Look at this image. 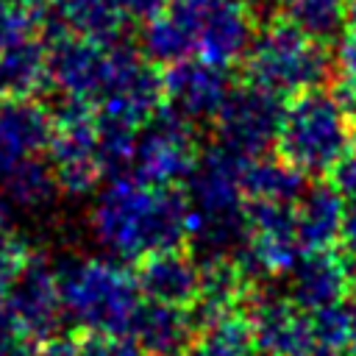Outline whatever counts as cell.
Masks as SVG:
<instances>
[{"instance_id": "cell-19", "label": "cell", "mask_w": 356, "mask_h": 356, "mask_svg": "<svg viewBox=\"0 0 356 356\" xmlns=\"http://www.w3.org/2000/svg\"><path fill=\"white\" fill-rule=\"evenodd\" d=\"M44 86H50V67L39 36L0 53V97H36Z\"/></svg>"}, {"instance_id": "cell-9", "label": "cell", "mask_w": 356, "mask_h": 356, "mask_svg": "<svg viewBox=\"0 0 356 356\" xmlns=\"http://www.w3.org/2000/svg\"><path fill=\"white\" fill-rule=\"evenodd\" d=\"M245 317L253 331L259 350L273 356H306L314 348L309 312H303L292 298L270 295L261 286L250 295Z\"/></svg>"}, {"instance_id": "cell-4", "label": "cell", "mask_w": 356, "mask_h": 356, "mask_svg": "<svg viewBox=\"0 0 356 356\" xmlns=\"http://www.w3.org/2000/svg\"><path fill=\"white\" fill-rule=\"evenodd\" d=\"M242 70L245 83L292 100L309 89H320L331 78L334 58L328 44L306 36L289 19L275 14L256 33Z\"/></svg>"}, {"instance_id": "cell-11", "label": "cell", "mask_w": 356, "mask_h": 356, "mask_svg": "<svg viewBox=\"0 0 356 356\" xmlns=\"http://www.w3.org/2000/svg\"><path fill=\"white\" fill-rule=\"evenodd\" d=\"M47 153L61 192L72 197L95 192L103 178V164L97 159V117L53 125Z\"/></svg>"}, {"instance_id": "cell-12", "label": "cell", "mask_w": 356, "mask_h": 356, "mask_svg": "<svg viewBox=\"0 0 356 356\" xmlns=\"http://www.w3.org/2000/svg\"><path fill=\"white\" fill-rule=\"evenodd\" d=\"M50 86L58 95L86 97L100 103L108 86V47L92 44L81 36H64L47 44Z\"/></svg>"}, {"instance_id": "cell-40", "label": "cell", "mask_w": 356, "mask_h": 356, "mask_svg": "<svg viewBox=\"0 0 356 356\" xmlns=\"http://www.w3.org/2000/svg\"><path fill=\"white\" fill-rule=\"evenodd\" d=\"M348 6H350V8H356V0H348Z\"/></svg>"}, {"instance_id": "cell-31", "label": "cell", "mask_w": 356, "mask_h": 356, "mask_svg": "<svg viewBox=\"0 0 356 356\" xmlns=\"http://www.w3.org/2000/svg\"><path fill=\"white\" fill-rule=\"evenodd\" d=\"M33 356H78V339L75 337H64V334H56L44 342L36 345Z\"/></svg>"}, {"instance_id": "cell-36", "label": "cell", "mask_w": 356, "mask_h": 356, "mask_svg": "<svg viewBox=\"0 0 356 356\" xmlns=\"http://www.w3.org/2000/svg\"><path fill=\"white\" fill-rule=\"evenodd\" d=\"M350 356H356V312H353V323H350V342H348Z\"/></svg>"}, {"instance_id": "cell-26", "label": "cell", "mask_w": 356, "mask_h": 356, "mask_svg": "<svg viewBox=\"0 0 356 356\" xmlns=\"http://www.w3.org/2000/svg\"><path fill=\"white\" fill-rule=\"evenodd\" d=\"M36 36H39V17L17 6L14 0H0V53Z\"/></svg>"}, {"instance_id": "cell-29", "label": "cell", "mask_w": 356, "mask_h": 356, "mask_svg": "<svg viewBox=\"0 0 356 356\" xmlns=\"http://www.w3.org/2000/svg\"><path fill=\"white\" fill-rule=\"evenodd\" d=\"M328 184L339 195H345L350 200L356 197V122H353V134H350V142H348L345 153L339 156V161L328 172Z\"/></svg>"}, {"instance_id": "cell-3", "label": "cell", "mask_w": 356, "mask_h": 356, "mask_svg": "<svg viewBox=\"0 0 356 356\" xmlns=\"http://www.w3.org/2000/svg\"><path fill=\"white\" fill-rule=\"evenodd\" d=\"M58 292L64 314L86 334L128 337L131 323L142 306V292L134 273L100 256H78L58 270Z\"/></svg>"}, {"instance_id": "cell-39", "label": "cell", "mask_w": 356, "mask_h": 356, "mask_svg": "<svg viewBox=\"0 0 356 356\" xmlns=\"http://www.w3.org/2000/svg\"><path fill=\"white\" fill-rule=\"evenodd\" d=\"M253 356H273V353H264V350H259V353H253Z\"/></svg>"}, {"instance_id": "cell-20", "label": "cell", "mask_w": 356, "mask_h": 356, "mask_svg": "<svg viewBox=\"0 0 356 356\" xmlns=\"http://www.w3.org/2000/svg\"><path fill=\"white\" fill-rule=\"evenodd\" d=\"M242 192H245V200L295 206L306 195V175L292 164H286L281 156H259L245 164Z\"/></svg>"}, {"instance_id": "cell-37", "label": "cell", "mask_w": 356, "mask_h": 356, "mask_svg": "<svg viewBox=\"0 0 356 356\" xmlns=\"http://www.w3.org/2000/svg\"><path fill=\"white\" fill-rule=\"evenodd\" d=\"M6 328H11V325H8V317H6V303L0 300V331H6Z\"/></svg>"}, {"instance_id": "cell-27", "label": "cell", "mask_w": 356, "mask_h": 356, "mask_svg": "<svg viewBox=\"0 0 356 356\" xmlns=\"http://www.w3.org/2000/svg\"><path fill=\"white\" fill-rule=\"evenodd\" d=\"M334 72V86H356V8H350L348 25L339 36Z\"/></svg>"}, {"instance_id": "cell-8", "label": "cell", "mask_w": 356, "mask_h": 356, "mask_svg": "<svg viewBox=\"0 0 356 356\" xmlns=\"http://www.w3.org/2000/svg\"><path fill=\"white\" fill-rule=\"evenodd\" d=\"M61 314H64V303L58 292V275L44 256L33 253L28 267L19 273V278L6 295L8 325L28 342L39 345L56 337L61 325Z\"/></svg>"}, {"instance_id": "cell-14", "label": "cell", "mask_w": 356, "mask_h": 356, "mask_svg": "<svg viewBox=\"0 0 356 356\" xmlns=\"http://www.w3.org/2000/svg\"><path fill=\"white\" fill-rule=\"evenodd\" d=\"M53 120L36 97H0V184L25 159L47 150Z\"/></svg>"}, {"instance_id": "cell-25", "label": "cell", "mask_w": 356, "mask_h": 356, "mask_svg": "<svg viewBox=\"0 0 356 356\" xmlns=\"http://www.w3.org/2000/svg\"><path fill=\"white\" fill-rule=\"evenodd\" d=\"M309 323H312V337L314 345L320 348H331V350H342L350 342V323H353V312H348L342 303L337 306H325L317 312H309Z\"/></svg>"}, {"instance_id": "cell-30", "label": "cell", "mask_w": 356, "mask_h": 356, "mask_svg": "<svg viewBox=\"0 0 356 356\" xmlns=\"http://www.w3.org/2000/svg\"><path fill=\"white\" fill-rule=\"evenodd\" d=\"M120 8L125 11L128 19H139V22H147L153 17H159L172 0H117Z\"/></svg>"}, {"instance_id": "cell-18", "label": "cell", "mask_w": 356, "mask_h": 356, "mask_svg": "<svg viewBox=\"0 0 356 356\" xmlns=\"http://www.w3.org/2000/svg\"><path fill=\"white\" fill-rule=\"evenodd\" d=\"M195 334L197 328L192 323L189 309L156 303V300L139 306L128 331V337L145 353H181V348L192 345Z\"/></svg>"}, {"instance_id": "cell-24", "label": "cell", "mask_w": 356, "mask_h": 356, "mask_svg": "<svg viewBox=\"0 0 356 356\" xmlns=\"http://www.w3.org/2000/svg\"><path fill=\"white\" fill-rule=\"evenodd\" d=\"M253 331L245 314L222 317L200 328L189 345V356H253Z\"/></svg>"}, {"instance_id": "cell-17", "label": "cell", "mask_w": 356, "mask_h": 356, "mask_svg": "<svg viewBox=\"0 0 356 356\" xmlns=\"http://www.w3.org/2000/svg\"><path fill=\"white\" fill-rule=\"evenodd\" d=\"M345 211H348L345 195H339L331 184H317V186L306 189V195L295 206L300 248L306 253L339 248Z\"/></svg>"}, {"instance_id": "cell-13", "label": "cell", "mask_w": 356, "mask_h": 356, "mask_svg": "<svg viewBox=\"0 0 356 356\" xmlns=\"http://www.w3.org/2000/svg\"><path fill=\"white\" fill-rule=\"evenodd\" d=\"M256 33L253 14L242 0H211L197 28V58L228 70L248 58Z\"/></svg>"}, {"instance_id": "cell-33", "label": "cell", "mask_w": 356, "mask_h": 356, "mask_svg": "<svg viewBox=\"0 0 356 356\" xmlns=\"http://www.w3.org/2000/svg\"><path fill=\"white\" fill-rule=\"evenodd\" d=\"M339 250L356 261V197L350 200L348 211H345V225H342V236H339Z\"/></svg>"}, {"instance_id": "cell-34", "label": "cell", "mask_w": 356, "mask_h": 356, "mask_svg": "<svg viewBox=\"0 0 356 356\" xmlns=\"http://www.w3.org/2000/svg\"><path fill=\"white\" fill-rule=\"evenodd\" d=\"M19 236L17 231V206L11 203V197L6 192H0V242Z\"/></svg>"}, {"instance_id": "cell-38", "label": "cell", "mask_w": 356, "mask_h": 356, "mask_svg": "<svg viewBox=\"0 0 356 356\" xmlns=\"http://www.w3.org/2000/svg\"><path fill=\"white\" fill-rule=\"evenodd\" d=\"M147 356H181V353H147Z\"/></svg>"}, {"instance_id": "cell-21", "label": "cell", "mask_w": 356, "mask_h": 356, "mask_svg": "<svg viewBox=\"0 0 356 356\" xmlns=\"http://www.w3.org/2000/svg\"><path fill=\"white\" fill-rule=\"evenodd\" d=\"M348 0H281L278 8V17L289 19L298 31L323 44L339 42L348 25Z\"/></svg>"}, {"instance_id": "cell-15", "label": "cell", "mask_w": 356, "mask_h": 356, "mask_svg": "<svg viewBox=\"0 0 356 356\" xmlns=\"http://www.w3.org/2000/svg\"><path fill=\"white\" fill-rule=\"evenodd\" d=\"M134 278L147 300L189 309L200 289V264L189 250L170 248L139 259Z\"/></svg>"}, {"instance_id": "cell-32", "label": "cell", "mask_w": 356, "mask_h": 356, "mask_svg": "<svg viewBox=\"0 0 356 356\" xmlns=\"http://www.w3.org/2000/svg\"><path fill=\"white\" fill-rule=\"evenodd\" d=\"M36 345L28 342L25 337H19L17 331L6 328L0 331V356H33Z\"/></svg>"}, {"instance_id": "cell-5", "label": "cell", "mask_w": 356, "mask_h": 356, "mask_svg": "<svg viewBox=\"0 0 356 356\" xmlns=\"http://www.w3.org/2000/svg\"><path fill=\"white\" fill-rule=\"evenodd\" d=\"M350 134L353 122L334 92L309 89L286 100L275 150L303 175H328L345 153Z\"/></svg>"}, {"instance_id": "cell-28", "label": "cell", "mask_w": 356, "mask_h": 356, "mask_svg": "<svg viewBox=\"0 0 356 356\" xmlns=\"http://www.w3.org/2000/svg\"><path fill=\"white\" fill-rule=\"evenodd\" d=\"M78 356H139V348L131 337L86 334L78 339Z\"/></svg>"}, {"instance_id": "cell-7", "label": "cell", "mask_w": 356, "mask_h": 356, "mask_svg": "<svg viewBox=\"0 0 356 356\" xmlns=\"http://www.w3.org/2000/svg\"><path fill=\"white\" fill-rule=\"evenodd\" d=\"M200 159L195 125L184 117L161 108L150 122L142 125L134 175L150 186H181Z\"/></svg>"}, {"instance_id": "cell-1", "label": "cell", "mask_w": 356, "mask_h": 356, "mask_svg": "<svg viewBox=\"0 0 356 356\" xmlns=\"http://www.w3.org/2000/svg\"><path fill=\"white\" fill-rule=\"evenodd\" d=\"M97 245L125 261L189 242V197L181 186H150L136 175H114L89 214Z\"/></svg>"}, {"instance_id": "cell-6", "label": "cell", "mask_w": 356, "mask_h": 356, "mask_svg": "<svg viewBox=\"0 0 356 356\" xmlns=\"http://www.w3.org/2000/svg\"><path fill=\"white\" fill-rule=\"evenodd\" d=\"M286 100L259 89L253 83L231 86L222 108L214 117L217 145L239 153L242 159H259L278 139Z\"/></svg>"}, {"instance_id": "cell-22", "label": "cell", "mask_w": 356, "mask_h": 356, "mask_svg": "<svg viewBox=\"0 0 356 356\" xmlns=\"http://www.w3.org/2000/svg\"><path fill=\"white\" fill-rule=\"evenodd\" d=\"M3 192L11 197V203L17 209L36 211V209L50 206L61 189H58L53 164L44 161V159H39V156H31V159L19 161L3 178Z\"/></svg>"}, {"instance_id": "cell-16", "label": "cell", "mask_w": 356, "mask_h": 356, "mask_svg": "<svg viewBox=\"0 0 356 356\" xmlns=\"http://www.w3.org/2000/svg\"><path fill=\"white\" fill-rule=\"evenodd\" d=\"M303 312L345 303L348 295V261L339 248L309 250L292 270V295Z\"/></svg>"}, {"instance_id": "cell-35", "label": "cell", "mask_w": 356, "mask_h": 356, "mask_svg": "<svg viewBox=\"0 0 356 356\" xmlns=\"http://www.w3.org/2000/svg\"><path fill=\"white\" fill-rule=\"evenodd\" d=\"M306 356H339V350H331V348H320V345H314Z\"/></svg>"}, {"instance_id": "cell-23", "label": "cell", "mask_w": 356, "mask_h": 356, "mask_svg": "<svg viewBox=\"0 0 356 356\" xmlns=\"http://www.w3.org/2000/svg\"><path fill=\"white\" fill-rule=\"evenodd\" d=\"M139 131L142 128L131 120L97 108V159L103 164V172L122 175L125 167H134Z\"/></svg>"}, {"instance_id": "cell-10", "label": "cell", "mask_w": 356, "mask_h": 356, "mask_svg": "<svg viewBox=\"0 0 356 356\" xmlns=\"http://www.w3.org/2000/svg\"><path fill=\"white\" fill-rule=\"evenodd\" d=\"M225 72L228 70L214 67L203 58H184L164 67V108L192 125L214 120L231 92V81Z\"/></svg>"}, {"instance_id": "cell-2", "label": "cell", "mask_w": 356, "mask_h": 356, "mask_svg": "<svg viewBox=\"0 0 356 356\" xmlns=\"http://www.w3.org/2000/svg\"><path fill=\"white\" fill-rule=\"evenodd\" d=\"M250 159L211 145L200 153L192 175L184 181L189 197V245L200 261L228 256L231 248L245 242V192L242 172Z\"/></svg>"}]
</instances>
